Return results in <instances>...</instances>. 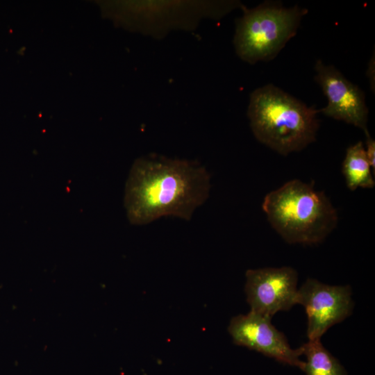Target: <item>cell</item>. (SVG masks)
<instances>
[{
    "mask_svg": "<svg viewBox=\"0 0 375 375\" xmlns=\"http://www.w3.org/2000/svg\"><path fill=\"white\" fill-rule=\"evenodd\" d=\"M210 190V176L197 162L157 154L139 158L125 186L127 217L135 225L167 216L189 221Z\"/></svg>",
    "mask_w": 375,
    "mask_h": 375,
    "instance_id": "cell-1",
    "label": "cell"
},
{
    "mask_svg": "<svg viewBox=\"0 0 375 375\" xmlns=\"http://www.w3.org/2000/svg\"><path fill=\"white\" fill-rule=\"evenodd\" d=\"M319 110L273 84L250 95L247 115L254 137L283 156L299 151L316 140Z\"/></svg>",
    "mask_w": 375,
    "mask_h": 375,
    "instance_id": "cell-2",
    "label": "cell"
},
{
    "mask_svg": "<svg viewBox=\"0 0 375 375\" xmlns=\"http://www.w3.org/2000/svg\"><path fill=\"white\" fill-rule=\"evenodd\" d=\"M262 208L276 233L289 244H316L336 227V209L324 192L299 179L265 197Z\"/></svg>",
    "mask_w": 375,
    "mask_h": 375,
    "instance_id": "cell-3",
    "label": "cell"
},
{
    "mask_svg": "<svg viewBox=\"0 0 375 375\" xmlns=\"http://www.w3.org/2000/svg\"><path fill=\"white\" fill-rule=\"evenodd\" d=\"M236 19L233 44L243 61L253 65L273 60L295 36L307 9L297 5L286 8L279 1H265L258 6H241Z\"/></svg>",
    "mask_w": 375,
    "mask_h": 375,
    "instance_id": "cell-4",
    "label": "cell"
},
{
    "mask_svg": "<svg viewBox=\"0 0 375 375\" xmlns=\"http://www.w3.org/2000/svg\"><path fill=\"white\" fill-rule=\"evenodd\" d=\"M241 6L238 1H143L121 3L115 13L134 30L160 38L174 30H192L203 18L220 19Z\"/></svg>",
    "mask_w": 375,
    "mask_h": 375,
    "instance_id": "cell-5",
    "label": "cell"
},
{
    "mask_svg": "<svg viewBox=\"0 0 375 375\" xmlns=\"http://www.w3.org/2000/svg\"><path fill=\"white\" fill-rule=\"evenodd\" d=\"M296 304L303 306L307 315L308 340L321 339L349 317L354 306L349 285H331L310 278L298 288Z\"/></svg>",
    "mask_w": 375,
    "mask_h": 375,
    "instance_id": "cell-6",
    "label": "cell"
},
{
    "mask_svg": "<svg viewBox=\"0 0 375 375\" xmlns=\"http://www.w3.org/2000/svg\"><path fill=\"white\" fill-rule=\"evenodd\" d=\"M245 293L251 312L272 318L296 305L297 272L291 267L248 269Z\"/></svg>",
    "mask_w": 375,
    "mask_h": 375,
    "instance_id": "cell-7",
    "label": "cell"
},
{
    "mask_svg": "<svg viewBox=\"0 0 375 375\" xmlns=\"http://www.w3.org/2000/svg\"><path fill=\"white\" fill-rule=\"evenodd\" d=\"M315 81L327 99V105L319 112L336 120L343 121L368 133V108L364 92L334 66L317 60L315 65Z\"/></svg>",
    "mask_w": 375,
    "mask_h": 375,
    "instance_id": "cell-8",
    "label": "cell"
},
{
    "mask_svg": "<svg viewBox=\"0 0 375 375\" xmlns=\"http://www.w3.org/2000/svg\"><path fill=\"white\" fill-rule=\"evenodd\" d=\"M272 318L250 311L233 317L228 326L233 342L291 366L302 369L301 348L292 349L284 334L271 322Z\"/></svg>",
    "mask_w": 375,
    "mask_h": 375,
    "instance_id": "cell-9",
    "label": "cell"
},
{
    "mask_svg": "<svg viewBox=\"0 0 375 375\" xmlns=\"http://www.w3.org/2000/svg\"><path fill=\"white\" fill-rule=\"evenodd\" d=\"M342 172L347 188L354 191L358 188H373L375 182L362 141L349 147L344 158Z\"/></svg>",
    "mask_w": 375,
    "mask_h": 375,
    "instance_id": "cell-10",
    "label": "cell"
},
{
    "mask_svg": "<svg viewBox=\"0 0 375 375\" xmlns=\"http://www.w3.org/2000/svg\"><path fill=\"white\" fill-rule=\"evenodd\" d=\"M300 348L306 358L301 369L306 375H347L343 365L324 347L321 339L308 340Z\"/></svg>",
    "mask_w": 375,
    "mask_h": 375,
    "instance_id": "cell-11",
    "label": "cell"
},
{
    "mask_svg": "<svg viewBox=\"0 0 375 375\" xmlns=\"http://www.w3.org/2000/svg\"><path fill=\"white\" fill-rule=\"evenodd\" d=\"M365 154L367 158V160L371 166L373 168L374 172L375 169V141L369 135V133L365 134Z\"/></svg>",
    "mask_w": 375,
    "mask_h": 375,
    "instance_id": "cell-12",
    "label": "cell"
},
{
    "mask_svg": "<svg viewBox=\"0 0 375 375\" xmlns=\"http://www.w3.org/2000/svg\"><path fill=\"white\" fill-rule=\"evenodd\" d=\"M374 54H373V58H372L370 61H369V65H368V69H367V75L369 78L370 84H371L372 87L373 86V90L374 91V86L373 85V84L374 85V78L372 77V69H374Z\"/></svg>",
    "mask_w": 375,
    "mask_h": 375,
    "instance_id": "cell-13",
    "label": "cell"
}]
</instances>
